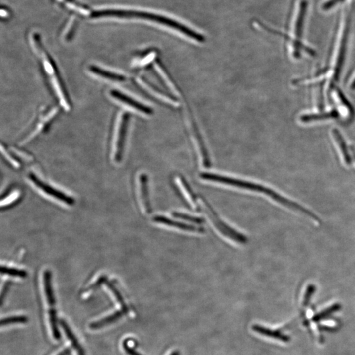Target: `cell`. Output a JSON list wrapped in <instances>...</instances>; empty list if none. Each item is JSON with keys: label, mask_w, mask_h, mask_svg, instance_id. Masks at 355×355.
<instances>
[{"label": "cell", "mask_w": 355, "mask_h": 355, "mask_svg": "<svg viewBox=\"0 0 355 355\" xmlns=\"http://www.w3.org/2000/svg\"><path fill=\"white\" fill-rule=\"evenodd\" d=\"M200 177L202 179L208 180V181L217 182V183L226 184V185L234 186V187L241 188V189L261 193V194L267 195V196H269L270 198L279 203V204L283 205V206L287 207V208L292 209V210L303 213V214L311 217V218L314 216V213L310 212L309 210H307L304 207L300 206L297 203L292 202L291 200L284 198L283 196L277 194L275 191L272 190L270 188H266L265 186L253 183V182L245 181V180L227 177V176H221L216 174L208 173V172H204V173L201 174Z\"/></svg>", "instance_id": "1"}, {"label": "cell", "mask_w": 355, "mask_h": 355, "mask_svg": "<svg viewBox=\"0 0 355 355\" xmlns=\"http://www.w3.org/2000/svg\"><path fill=\"white\" fill-rule=\"evenodd\" d=\"M180 182H181L184 189L186 190V193L189 196L191 200L192 201L193 204L196 206L198 212L205 213L212 221L214 226L218 229L219 232L222 233L224 236L228 237L231 240L241 243V244H245L248 241L244 235L235 230L234 228H231L228 224H226V223L222 220V219L216 214L208 202L205 200L203 197L199 196L194 192L184 178H180Z\"/></svg>", "instance_id": "2"}, {"label": "cell", "mask_w": 355, "mask_h": 355, "mask_svg": "<svg viewBox=\"0 0 355 355\" xmlns=\"http://www.w3.org/2000/svg\"><path fill=\"white\" fill-rule=\"evenodd\" d=\"M34 40L36 52H38L41 58L44 70L50 77V80L52 81V86L54 87L57 96L58 97L59 100L62 106L68 110L71 108L70 98H69L68 93L65 88L64 83L59 74L56 65L52 57L46 52L43 46H42L39 39L36 38H34Z\"/></svg>", "instance_id": "3"}, {"label": "cell", "mask_w": 355, "mask_h": 355, "mask_svg": "<svg viewBox=\"0 0 355 355\" xmlns=\"http://www.w3.org/2000/svg\"><path fill=\"white\" fill-rule=\"evenodd\" d=\"M129 120V113L120 112L115 122L111 145L113 158L116 163H120L123 158Z\"/></svg>", "instance_id": "4"}, {"label": "cell", "mask_w": 355, "mask_h": 355, "mask_svg": "<svg viewBox=\"0 0 355 355\" xmlns=\"http://www.w3.org/2000/svg\"><path fill=\"white\" fill-rule=\"evenodd\" d=\"M51 281H52V275H51L50 271L49 270H46L44 273V285L46 299H47L49 307H50L49 317H50V322L53 336H54L56 340H59L61 336L58 326H57L56 311V308H56V301H55L54 292H53Z\"/></svg>", "instance_id": "5"}, {"label": "cell", "mask_w": 355, "mask_h": 355, "mask_svg": "<svg viewBox=\"0 0 355 355\" xmlns=\"http://www.w3.org/2000/svg\"><path fill=\"white\" fill-rule=\"evenodd\" d=\"M344 21H343V30L342 38L340 44V48H339L338 59H337V63L336 68H335L334 72V80L337 81L340 77L341 70L344 64L345 56H346L347 42H348V37L349 30H350V14L348 11L345 13L344 17Z\"/></svg>", "instance_id": "6"}, {"label": "cell", "mask_w": 355, "mask_h": 355, "mask_svg": "<svg viewBox=\"0 0 355 355\" xmlns=\"http://www.w3.org/2000/svg\"><path fill=\"white\" fill-rule=\"evenodd\" d=\"M28 178L33 183L34 185L39 188V189L45 192L46 194L49 195L50 196L53 197V198H56V200L60 201L65 203V204L68 205V206H73L74 204L75 201L74 199L72 198V197H70L62 193L56 188H53L52 186L48 185V184L45 183L39 178L37 177L36 175H34L33 173L28 174Z\"/></svg>", "instance_id": "7"}, {"label": "cell", "mask_w": 355, "mask_h": 355, "mask_svg": "<svg viewBox=\"0 0 355 355\" xmlns=\"http://www.w3.org/2000/svg\"><path fill=\"white\" fill-rule=\"evenodd\" d=\"M111 97L113 99L118 101L120 103L126 105V106L130 107V108L135 109V110L139 111L140 113H143V114L149 115L153 113V110L147 105L143 104L136 100V99L132 98L129 95L124 94L122 92L117 90H112L109 92Z\"/></svg>", "instance_id": "8"}, {"label": "cell", "mask_w": 355, "mask_h": 355, "mask_svg": "<svg viewBox=\"0 0 355 355\" xmlns=\"http://www.w3.org/2000/svg\"><path fill=\"white\" fill-rule=\"evenodd\" d=\"M153 222L159 223L170 227H174L180 229V230L186 231V232L204 233L205 229L204 227L194 226V225L186 224L184 223L178 222V221L170 220L163 216H155L153 218Z\"/></svg>", "instance_id": "9"}, {"label": "cell", "mask_w": 355, "mask_h": 355, "mask_svg": "<svg viewBox=\"0 0 355 355\" xmlns=\"http://www.w3.org/2000/svg\"><path fill=\"white\" fill-rule=\"evenodd\" d=\"M89 72L104 80L113 82H123L127 80L125 75L120 73L112 72V71L105 70L97 66H90L88 68Z\"/></svg>", "instance_id": "10"}, {"label": "cell", "mask_w": 355, "mask_h": 355, "mask_svg": "<svg viewBox=\"0 0 355 355\" xmlns=\"http://www.w3.org/2000/svg\"><path fill=\"white\" fill-rule=\"evenodd\" d=\"M300 3H300L299 9L298 11L297 17H296L295 29H294L295 30V35L297 38V41L299 43H301L298 40L301 39L302 34H303L304 21H305V17L308 5L307 0H301Z\"/></svg>", "instance_id": "11"}, {"label": "cell", "mask_w": 355, "mask_h": 355, "mask_svg": "<svg viewBox=\"0 0 355 355\" xmlns=\"http://www.w3.org/2000/svg\"><path fill=\"white\" fill-rule=\"evenodd\" d=\"M140 183H141L142 200L144 208L147 214H151L152 208L149 199V186H148L149 182H148V176L145 174H142L140 176Z\"/></svg>", "instance_id": "12"}, {"label": "cell", "mask_w": 355, "mask_h": 355, "mask_svg": "<svg viewBox=\"0 0 355 355\" xmlns=\"http://www.w3.org/2000/svg\"><path fill=\"white\" fill-rule=\"evenodd\" d=\"M58 108L55 107V108L51 109L48 112L45 113V114L42 115V118L40 119L39 122H38V125H36L34 131L28 136V137L23 143H25V142L28 141H30V139H32V138L35 137L36 135H37V134L39 133V132L42 131V130L44 129V128L48 125L49 122L54 118L55 115H56V113L58 112Z\"/></svg>", "instance_id": "13"}, {"label": "cell", "mask_w": 355, "mask_h": 355, "mask_svg": "<svg viewBox=\"0 0 355 355\" xmlns=\"http://www.w3.org/2000/svg\"><path fill=\"white\" fill-rule=\"evenodd\" d=\"M253 330H254L255 332L259 333V334L261 335H263V336L277 339V340L282 341V342H288L290 341L289 336L283 334V333L278 331V330H271L269 329V328L258 325L253 326Z\"/></svg>", "instance_id": "14"}, {"label": "cell", "mask_w": 355, "mask_h": 355, "mask_svg": "<svg viewBox=\"0 0 355 355\" xmlns=\"http://www.w3.org/2000/svg\"><path fill=\"white\" fill-rule=\"evenodd\" d=\"M338 111L333 110L330 112L320 113V114L304 115L301 117V121L303 123H307L310 122L323 121V120L338 118Z\"/></svg>", "instance_id": "15"}, {"label": "cell", "mask_w": 355, "mask_h": 355, "mask_svg": "<svg viewBox=\"0 0 355 355\" xmlns=\"http://www.w3.org/2000/svg\"><path fill=\"white\" fill-rule=\"evenodd\" d=\"M333 135H334V137L335 141L338 143L339 148H340L341 152L344 157L345 163L347 165H350L352 163V159L349 153L348 147H347L346 142H345L344 138L341 135V133L338 130L334 129L333 130Z\"/></svg>", "instance_id": "16"}, {"label": "cell", "mask_w": 355, "mask_h": 355, "mask_svg": "<svg viewBox=\"0 0 355 355\" xmlns=\"http://www.w3.org/2000/svg\"><path fill=\"white\" fill-rule=\"evenodd\" d=\"M60 324L61 326H62V327L64 328V331L66 332V336H68L69 339H70V342H71V344H72L73 348L76 350L77 354H78V355H85L84 351L83 350L82 346H80V343L78 342V341L77 340L76 336H74V334H73L72 332L71 331V328L69 327V326L67 324L66 322H65L64 320H61Z\"/></svg>", "instance_id": "17"}, {"label": "cell", "mask_w": 355, "mask_h": 355, "mask_svg": "<svg viewBox=\"0 0 355 355\" xmlns=\"http://www.w3.org/2000/svg\"><path fill=\"white\" fill-rule=\"evenodd\" d=\"M123 314H125L123 310H118L115 313L111 314L106 318H103L102 320H98V321L93 322L90 324V328L92 329H97V328H102L103 326H107V324L112 323V322L116 321L119 318L123 316Z\"/></svg>", "instance_id": "18"}, {"label": "cell", "mask_w": 355, "mask_h": 355, "mask_svg": "<svg viewBox=\"0 0 355 355\" xmlns=\"http://www.w3.org/2000/svg\"><path fill=\"white\" fill-rule=\"evenodd\" d=\"M341 305L340 304H334L330 307L326 308L322 312H319V313L316 314L315 316L312 318V320L314 322H319L320 320L325 319V318L329 317L332 314H334V312H338L341 309Z\"/></svg>", "instance_id": "19"}, {"label": "cell", "mask_w": 355, "mask_h": 355, "mask_svg": "<svg viewBox=\"0 0 355 355\" xmlns=\"http://www.w3.org/2000/svg\"><path fill=\"white\" fill-rule=\"evenodd\" d=\"M1 272L2 275H9L13 277L24 279V278L27 277V273H26V271H24V270L15 269V268H10L2 266Z\"/></svg>", "instance_id": "20"}, {"label": "cell", "mask_w": 355, "mask_h": 355, "mask_svg": "<svg viewBox=\"0 0 355 355\" xmlns=\"http://www.w3.org/2000/svg\"><path fill=\"white\" fill-rule=\"evenodd\" d=\"M172 216L175 217L176 218L182 219V220L188 221V222L194 223V224H202L205 222L204 219L184 214V213H182L173 212L172 213Z\"/></svg>", "instance_id": "21"}, {"label": "cell", "mask_w": 355, "mask_h": 355, "mask_svg": "<svg viewBox=\"0 0 355 355\" xmlns=\"http://www.w3.org/2000/svg\"><path fill=\"white\" fill-rule=\"evenodd\" d=\"M107 285L109 289L112 291L113 295H114L115 297V299H117V302H118L119 305H121L122 310H123L125 314L127 313L128 312V307L127 305H126L125 302L124 301L123 298L122 297L121 293H119V291L117 289V288H115L112 284L107 283Z\"/></svg>", "instance_id": "22"}, {"label": "cell", "mask_w": 355, "mask_h": 355, "mask_svg": "<svg viewBox=\"0 0 355 355\" xmlns=\"http://www.w3.org/2000/svg\"><path fill=\"white\" fill-rule=\"evenodd\" d=\"M28 321L27 317L24 316H13L3 318L1 320V325L5 326L14 323H25Z\"/></svg>", "instance_id": "23"}, {"label": "cell", "mask_w": 355, "mask_h": 355, "mask_svg": "<svg viewBox=\"0 0 355 355\" xmlns=\"http://www.w3.org/2000/svg\"><path fill=\"white\" fill-rule=\"evenodd\" d=\"M316 290V286L313 285V284H310V285H308L307 290H306L305 296H304V306H307L308 304H309L310 300H311L312 295H314V292H315Z\"/></svg>", "instance_id": "24"}, {"label": "cell", "mask_w": 355, "mask_h": 355, "mask_svg": "<svg viewBox=\"0 0 355 355\" xmlns=\"http://www.w3.org/2000/svg\"><path fill=\"white\" fill-rule=\"evenodd\" d=\"M70 349H66V350H64V351H62V352H61L60 354H58V355H68L69 354H70Z\"/></svg>", "instance_id": "25"}, {"label": "cell", "mask_w": 355, "mask_h": 355, "mask_svg": "<svg viewBox=\"0 0 355 355\" xmlns=\"http://www.w3.org/2000/svg\"><path fill=\"white\" fill-rule=\"evenodd\" d=\"M350 87H351V89H352V90H355V78L354 81H353L352 84H351Z\"/></svg>", "instance_id": "26"}, {"label": "cell", "mask_w": 355, "mask_h": 355, "mask_svg": "<svg viewBox=\"0 0 355 355\" xmlns=\"http://www.w3.org/2000/svg\"><path fill=\"white\" fill-rule=\"evenodd\" d=\"M352 151L353 153V155H354V157L355 160V149H354V148L352 147Z\"/></svg>", "instance_id": "27"}]
</instances>
